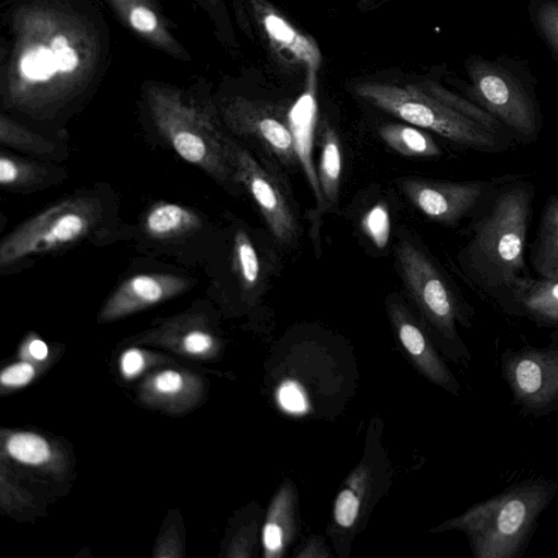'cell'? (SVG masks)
I'll return each instance as SVG.
<instances>
[{
    "label": "cell",
    "mask_w": 558,
    "mask_h": 558,
    "mask_svg": "<svg viewBox=\"0 0 558 558\" xmlns=\"http://www.w3.org/2000/svg\"><path fill=\"white\" fill-rule=\"evenodd\" d=\"M95 60V36L77 17L48 7L26 8L15 19L4 101L25 111L56 105L82 87Z\"/></svg>",
    "instance_id": "cell-1"
},
{
    "label": "cell",
    "mask_w": 558,
    "mask_h": 558,
    "mask_svg": "<svg viewBox=\"0 0 558 558\" xmlns=\"http://www.w3.org/2000/svg\"><path fill=\"white\" fill-rule=\"evenodd\" d=\"M535 195L524 174H502L470 217L459 264L469 282L497 305L532 277L525 250Z\"/></svg>",
    "instance_id": "cell-2"
},
{
    "label": "cell",
    "mask_w": 558,
    "mask_h": 558,
    "mask_svg": "<svg viewBox=\"0 0 558 558\" xmlns=\"http://www.w3.org/2000/svg\"><path fill=\"white\" fill-rule=\"evenodd\" d=\"M557 493L556 480L529 478L473 505L439 529L463 532L474 558H518Z\"/></svg>",
    "instance_id": "cell-3"
},
{
    "label": "cell",
    "mask_w": 558,
    "mask_h": 558,
    "mask_svg": "<svg viewBox=\"0 0 558 558\" xmlns=\"http://www.w3.org/2000/svg\"><path fill=\"white\" fill-rule=\"evenodd\" d=\"M355 94L409 124L432 131L468 149L486 154L507 150L514 141L461 114L417 85L404 87L378 82L354 85Z\"/></svg>",
    "instance_id": "cell-4"
},
{
    "label": "cell",
    "mask_w": 558,
    "mask_h": 558,
    "mask_svg": "<svg viewBox=\"0 0 558 558\" xmlns=\"http://www.w3.org/2000/svg\"><path fill=\"white\" fill-rule=\"evenodd\" d=\"M147 101L158 132L182 159L221 184L235 180L229 138L209 116L186 104L171 88H150Z\"/></svg>",
    "instance_id": "cell-5"
},
{
    "label": "cell",
    "mask_w": 558,
    "mask_h": 558,
    "mask_svg": "<svg viewBox=\"0 0 558 558\" xmlns=\"http://www.w3.org/2000/svg\"><path fill=\"white\" fill-rule=\"evenodd\" d=\"M100 214V204L88 196H72L53 204L2 239L1 268L78 242L99 222Z\"/></svg>",
    "instance_id": "cell-6"
},
{
    "label": "cell",
    "mask_w": 558,
    "mask_h": 558,
    "mask_svg": "<svg viewBox=\"0 0 558 558\" xmlns=\"http://www.w3.org/2000/svg\"><path fill=\"white\" fill-rule=\"evenodd\" d=\"M468 72L472 101L495 117L515 142L534 143L543 128L542 116L524 86L506 70L481 58L469 61Z\"/></svg>",
    "instance_id": "cell-7"
},
{
    "label": "cell",
    "mask_w": 558,
    "mask_h": 558,
    "mask_svg": "<svg viewBox=\"0 0 558 558\" xmlns=\"http://www.w3.org/2000/svg\"><path fill=\"white\" fill-rule=\"evenodd\" d=\"M396 254L404 284L422 313L446 340L460 342L456 323L470 325L471 308L422 250L402 240Z\"/></svg>",
    "instance_id": "cell-8"
},
{
    "label": "cell",
    "mask_w": 558,
    "mask_h": 558,
    "mask_svg": "<svg viewBox=\"0 0 558 558\" xmlns=\"http://www.w3.org/2000/svg\"><path fill=\"white\" fill-rule=\"evenodd\" d=\"M549 339L543 347L508 349L500 356L513 403L534 417L558 412V328Z\"/></svg>",
    "instance_id": "cell-9"
},
{
    "label": "cell",
    "mask_w": 558,
    "mask_h": 558,
    "mask_svg": "<svg viewBox=\"0 0 558 558\" xmlns=\"http://www.w3.org/2000/svg\"><path fill=\"white\" fill-rule=\"evenodd\" d=\"M499 177L471 181H438L423 178H403L400 189L429 219L454 226L470 218L485 194L499 181Z\"/></svg>",
    "instance_id": "cell-10"
},
{
    "label": "cell",
    "mask_w": 558,
    "mask_h": 558,
    "mask_svg": "<svg viewBox=\"0 0 558 558\" xmlns=\"http://www.w3.org/2000/svg\"><path fill=\"white\" fill-rule=\"evenodd\" d=\"M229 149L235 181L252 196L272 236L282 245L291 244L298 234L296 218L278 180L230 138Z\"/></svg>",
    "instance_id": "cell-11"
},
{
    "label": "cell",
    "mask_w": 558,
    "mask_h": 558,
    "mask_svg": "<svg viewBox=\"0 0 558 558\" xmlns=\"http://www.w3.org/2000/svg\"><path fill=\"white\" fill-rule=\"evenodd\" d=\"M223 120L233 133L256 140L284 166L299 161L288 114L282 107L235 97L225 107Z\"/></svg>",
    "instance_id": "cell-12"
},
{
    "label": "cell",
    "mask_w": 558,
    "mask_h": 558,
    "mask_svg": "<svg viewBox=\"0 0 558 558\" xmlns=\"http://www.w3.org/2000/svg\"><path fill=\"white\" fill-rule=\"evenodd\" d=\"M254 15L268 48L277 62L287 68L306 70L307 83L314 87L322 64L316 41L296 28L280 11L266 0H252Z\"/></svg>",
    "instance_id": "cell-13"
},
{
    "label": "cell",
    "mask_w": 558,
    "mask_h": 558,
    "mask_svg": "<svg viewBox=\"0 0 558 558\" xmlns=\"http://www.w3.org/2000/svg\"><path fill=\"white\" fill-rule=\"evenodd\" d=\"M190 280L172 274H138L123 281L100 310L99 322H111L165 302L186 291Z\"/></svg>",
    "instance_id": "cell-14"
},
{
    "label": "cell",
    "mask_w": 558,
    "mask_h": 558,
    "mask_svg": "<svg viewBox=\"0 0 558 558\" xmlns=\"http://www.w3.org/2000/svg\"><path fill=\"white\" fill-rule=\"evenodd\" d=\"M498 306L538 326L558 328V271L522 281Z\"/></svg>",
    "instance_id": "cell-15"
},
{
    "label": "cell",
    "mask_w": 558,
    "mask_h": 558,
    "mask_svg": "<svg viewBox=\"0 0 558 558\" xmlns=\"http://www.w3.org/2000/svg\"><path fill=\"white\" fill-rule=\"evenodd\" d=\"M390 312L400 342L415 364L435 384L456 393L459 390L458 383L408 312L398 304H395Z\"/></svg>",
    "instance_id": "cell-16"
},
{
    "label": "cell",
    "mask_w": 558,
    "mask_h": 558,
    "mask_svg": "<svg viewBox=\"0 0 558 558\" xmlns=\"http://www.w3.org/2000/svg\"><path fill=\"white\" fill-rule=\"evenodd\" d=\"M202 227L199 215L193 209L169 202H158L146 213L143 228L156 240H171L185 236Z\"/></svg>",
    "instance_id": "cell-17"
},
{
    "label": "cell",
    "mask_w": 558,
    "mask_h": 558,
    "mask_svg": "<svg viewBox=\"0 0 558 558\" xmlns=\"http://www.w3.org/2000/svg\"><path fill=\"white\" fill-rule=\"evenodd\" d=\"M530 264L537 277L558 271V192L544 205L531 246Z\"/></svg>",
    "instance_id": "cell-18"
},
{
    "label": "cell",
    "mask_w": 558,
    "mask_h": 558,
    "mask_svg": "<svg viewBox=\"0 0 558 558\" xmlns=\"http://www.w3.org/2000/svg\"><path fill=\"white\" fill-rule=\"evenodd\" d=\"M320 156L317 170L324 203L335 205L338 201L342 157L339 137L327 120L319 128Z\"/></svg>",
    "instance_id": "cell-19"
},
{
    "label": "cell",
    "mask_w": 558,
    "mask_h": 558,
    "mask_svg": "<svg viewBox=\"0 0 558 558\" xmlns=\"http://www.w3.org/2000/svg\"><path fill=\"white\" fill-rule=\"evenodd\" d=\"M130 27L151 43L174 51L175 43L146 0H110Z\"/></svg>",
    "instance_id": "cell-20"
},
{
    "label": "cell",
    "mask_w": 558,
    "mask_h": 558,
    "mask_svg": "<svg viewBox=\"0 0 558 558\" xmlns=\"http://www.w3.org/2000/svg\"><path fill=\"white\" fill-rule=\"evenodd\" d=\"M51 181V169L44 163L1 151L0 183L10 191H29Z\"/></svg>",
    "instance_id": "cell-21"
},
{
    "label": "cell",
    "mask_w": 558,
    "mask_h": 558,
    "mask_svg": "<svg viewBox=\"0 0 558 558\" xmlns=\"http://www.w3.org/2000/svg\"><path fill=\"white\" fill-rule=\"evenodd\" d=\"M392 150L407 157H438L441 149L426 132L412 124L388 123L378 130Z\"/></svg>",
    "instance_id": "cell-22"
},
{
    "label": "cell",
    "mask_w": 558,
    "mask_h": 558,
    "mask_svg": "<svg viewBox=\"0 0 558 558\" xmlns=\"http://www.w3.org/2000/svg\"><path fill=\"white\" fill-rule=\"evenodd\" d=\"M417 86L461 114L472 119L499 135L510 137L514 141L508 130L495 117L473 101L466 100L432 81H425L417 84Z\"/></svg>",
    "instance_id": "cell-23"
},
{
    "label": "cell",
    "mask_w": 558,
    "mask_h": 558,
    "mask_svg": "<svg viewBox=\"0 0 558 558\" xmlns=\"http://www.w3.org/2000/svg\"><path fill=\"white\" fill-rule=\"evenodd\" d=\"M0 143L3 146L36 155H51L54 150V144L51 141L5 116L0 118Z\"/></svg>",
    "instance_id": "cell-24"
},
{
    "label": "cell",
    "mask_w": 558,
    "mask_h": 558,
    "mask_svg": "<svg viewBox=\"0 0 558 558\" xmlns=\"http://www.w3.org/2000/svg\"><path fill=\"white\" fill-rule=\"evenodd\" d=\"M233 264L241 287L248 291L259 280L260 265L255 246L244 230H238L233 240Z\"/></svg>",
    "instance_id": "cell-25"
},
{
    "label": "cell",
    "mask_w": 558,
    "mask_h": 558,
    "mask_svg": "<svg viewBox=\"0 0 558 558\" xmlns=\"http://www.w3.org/2000/svg\"><path fill=\"white\" fill-rule=\"evenodd\" d=\"M5 449L11 458L28 465H40L51 458L49 444L33 433L12 434L7 439Z\"/></svg>",
    "instance_id": "cell-26"
},
{
    "label": "cell",
    "mask_w": 558,
    "mask_h": 558,
    "mask_svg": "<svg viewBox=\"0 0 558 558\" xmlns=\"http://www.w3.org/2000/svg\"><path fill=\"white\" fill-rule=\"evenodd\" d=\"M361 227L377 248H385L390 236V217L385 203L373 206L362 218Z\"/></svg>",
    "instance_id": "cell-27"
},
{
    "label": "cell",
    "mask_w": 558,
    "mask_h": 558,
    "mask_svg": "<svg viewBox=\"0 0 558 558\" xmlns=\"http://www.w3.org/2000/svg\"><path fill=\"white\" fill-rule=\"evenodd\" d=\"M360 500L352 489L340 492L335 504V519L341 526H351L359 513Z\"/></svg>",
    "instance_id": "cell-28"
},
{
    "label": "cell",
    "mask_w": 558,
    "mask_h": 558,
    "mask_svg": "<svg viewBox=\"0 0 558 558\" xmlns=\"http://www.w3.org/2000/svg\"><path fill=\"white\" fill-rule=\"evenodd\" d=\"M537 21L549 46L558 56V2L542 5Z\"/></svg>",
    "instance_id": "cell-29"
},
{
    "label": "cell",
    "mask_w": 558,
    "mask_h": 558,
    "mask_svg": "<svg viewBox=\"0 0 558 558\" xmlns=\"http://www.w3.org/2000/svg\"><path fill=\"white\" fill-rule=\"evenodd\" d=\"M183 376L173 369L159 372L151 379V387L156 393L162 397H174L184 388Z\"/></svg>",
    "instance_id": "cell-30"
},
{
    "label": "cell",
    "mask_w": 558,
    "mask_h": 558,
    "mask_svg": "<svg viewBox=\"0 0 558 558\" xmlns=\"http://www.w3.org/2000/svg\"><path fill=\"white\" fill-rule=\"evenodd\" d=\"M36 371L28 362H19L5 367L0 374L1 385L8 388H17L27 385Z\"/></svg>",
    "instance_id": "cell-31"
},
{
    "label": "cell",
    "mask_w": 558,
    "mask_h": 558,
    "mask_svg": "<svg viewBox=\"0 0 558 558\" xmlns=\"http://www.w3.org/2000/svg\"><path fill=\"white\" fill-rule=\"evenodd\" d=\"M278 400L281 407L292 413H302L306 410V399L301 387L293 381L283 383L278 390Z\"/></svg>",
    "instance_id": "cell-32"
},
{
    "label": "cell",
    "mask_w": 558,
    "mask_h": 558,
    "mask_svg": "<svg viewBox=\"0 0 558 558\" xmlns=\"http://www.w3.org/2000/svg\"><path fill=\"white\" fill-rule=\"evenodd\" d=\"M181 343L185 352L198 355L207 353L214 347V338L203 329L192 328L183 333Z\"/></svg>",
    "instance_id": "cell-33"
},
{
    "label": "cell",
    "mask_w": 558,
    "mask_h": 558,
    "mask_svg": "<svg viewBox=\"0 0 558 558\" xmlns=\"http://www.w3.org/2000/svg\"><path fill=\"white\" fill-rule=\"evenodd\" d=\"M145 364L143 352L135 348L124 351L120 359V369L126 378L137 376L145 368Z\"/></svg>",
    "instance_id": "cell-34"
},
{
    "label": "cell",
    "mask_w": 558,
    "mask_h": 558,
    "mask_svg": "<svg viewBox=\"0 0 558 558\" xmlns=\"http://www.w3.org/2000/svg\"><path fill=\"white\" fill-rule=\"evenodd\" d=\"M27 351L29 355L36 361H43L47 359L49 353L46 342L39 338H33L27 343Z\"/></svg>",
    "instance_id": "cell-35"
}]
</instances>
